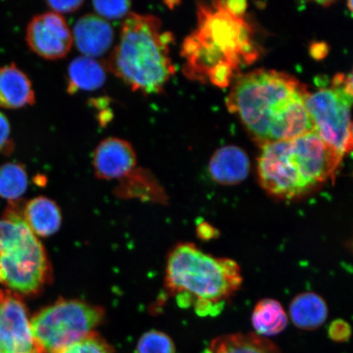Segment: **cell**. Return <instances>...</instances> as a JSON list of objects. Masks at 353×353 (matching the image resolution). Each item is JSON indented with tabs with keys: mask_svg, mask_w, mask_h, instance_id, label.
<instances>
[{
	"mask_svg": "<svg viewBox=\"0 0 353 353\" xmlns=\"http://www.w3.org/2000/svg\"><path fill=\"white\" fill-rule=\"evenodd\" d=\"M309 92L288 74L261 69L236 79L228 105L263 145L314 131L306 108Z\"/></svg>",
	"mask_w": 353,
	"mask_h": 353,
	"instance_id": "obj_1",
	"label": "cell"
},
{
	"mask_svg": "<svg viewBox=\"0 0 353 353\" xmlns=\"http://www.w3.org/2000/svg\"><path fill=\"white\" fill-rule=\"evenodd\" d=\"M198 26L185 39L181 54L183 72L190 79H208L226 87L235 72L257 57L253 32L244 15L234 14L224 1L198 7Z\"/></svg>",
	"mask_w": 353,
	"mask_h": 353,
	"instance_id": "obj_2",
	"label": "cell"
},
{
	"mask_svg": "<svg viewBox=\"0 0 353 353\" xmlns=\"http://www.w3.org/2000/svg\"><path fill=\"white\" fill-rule=\"evenodd\" d=\"M343 158L314 131L265 144L258 160L259 183L278 200H300L333 180Z\"/></svg>",
	"mask_w": 353,
	"mask_h": 353,
	"instance_id": "obj_3",
	"label": "cell"
},
{
	"mask_svg": "<svg viewBox=\"0 0 353 353\" xmlns=\"http://www.w3.org/2000/svg\"><path fill=\"white\" fill-rule=\"evenodd\" d=\"M241 269L228 258L214 257L192 243H181L168 257L165 285L181 307L216 316L241 289Z\"/></svg>",
	"mask_w": 353,
	"mask_h": 353,
	"instance_id": "obj_4",
	"label": "cell"
},
{
	"mask_svg": "<svg viewBox=\"0 0 353 353\" xmlns=\"http://www.w3.org/2000/svg\"><path fill=\"white\" fill-rule=\"evenodd\" d=\"M172 41V34L162 30L156 16L129 13L107 68L134 92L160 94L175 72L170 57Z\"/></svg>",
	"mask_w": 353,
	"mask_h": 353,
	"instance_id": "obj_5",
	"label": "cell"
},
{
	"mask_svg": "<svg viewBox=\"0 0 353 353\" xmlns=\"http://www.w3.org/2000/svg\"><path fill=\"white\" fill-rule=\"evenodd\" d=\"M51 276L46 250L25 222L22 210L8 207L0 219V284L17 294H37Z\"/></svg>",
	"mask_w": 353,
	"mask_h": 353,
	"instance_id": "obj_6",
	"label": "cell"
},
{
	"mask_svg": "<svg viewBox=\"0 0 353 353\" xmlns=\"http://www.w3.org/2000/svg\"><path fill=\"white\" fill-rule=\"evenodd\" d=\"M105 317L103 307L78 299H61L30 320L37 353H59L95 332Z\"/></svg>",
	"mask_w": 353,
	"mask_h": 353,
	"instance_id": "obj_7",
	"label": "cell"
},
{
	"mask_svg": "<svg viewBox=\"0 0 353 353\" xmlns=\"http://www.w3.org/2000/svg\"><path fill=\"white\" fill-rule=\"evenodd\" d=\"M352 77L339 74L330 87L309 92L306 108L313 130L342 157L352 149Z\"/></svg>",
	"mask_w": 353,
	"mask_h": 353,
	"instance_id": "obj_8",
	"label": "cell"
},
{
	"mask_svg": "<svg viewBox=\"0 0 353 353\" xmlns=\"http://www.w3.org/2000/svg\"><path fill=\"white\" fill-rule=\"evenodd\" d=\"M0 345L6 353H37L28 308L8 289L0 290Z\"/></svg>",
	"mask_w": 353,
	"mask_h": 353,
	"instance_id": "obj_9",
	"label": "cell"
},
{
	"mask_svg": "<svg viewBox=\"0 0 353 353\" xmlns=\"http://www.w3.org/2000/svg\"><path fill=\"white\" fill-rule=\"evenodd\" d=\"M26 42L34 54L47 60L68 56L73 37L64 17L54 12L35 16L26 29Z\"/></svg>",
	"mask_w": 353,
	"mask_h": 353,
	"instance_id": "obj_10",
	"label": "cell"
},
{
	"mask_svg": "<svg viewBox=\"0 0 353 353\" xmlns=\"http://www.w3.org/2000/svg\"><path fill=\"white\" fill-rule=\"evenodd\" d=\"M134 148L126 140L109 138L101 142L94 153L97 178L105 180L122 179L136 168Z\"/></svg>",
	"mask_w": 353,
	"mask_h": 353,
	"instance_id": "obj_11",
	"label": "cell"
},
{
	"mask_svg": "<svg viewBox=\"0 0 353 353\" xmlns=\"http://www.w3.org/2000/svg\"><path fill=\"white\" fill-rule=\"evenodd\" d=\"M73 43L83 56L99 57L112 48L114 32L107 20L95 14H87L74 24Z\"/></svg>",
	"mask_w": 353,
	"mask_h": 353,
	"instance_id": "obj_12",
	"label": "cell"
},
{
	"mask_svg": "<svg viewBox=\"0 0 353 353\" xmlns=\"http://www.w3.org/2000/svg\"><path fill=\"white\" fill-rule=\"evenodd\" d=\"M248 156L236 145H226L218 150L210 161L209 171L214 182L232 186L244 181L250 173Z\"/></svg>",
	"mask_w": 353,
	"mask_h": 353,
	"instance_id": "obj_13",
	"label": "cell"
},
{
	"mask_svg": "<svg viewBox=\"0 0 353 353\" xmlns=\"http://www.w3.org/2000/svg\"><path fill=\"white\" fill-rule=\"evenodd\" d=\"M34 103V91L28 74L13 63L0 66V108L19 109Z\"/></svg>",
	"mask_w": 353,
	"mask_h": 353,
	"instance_id": "obj_14",
	"label": "cell"
},
{
	"mask_svg": "<svg viewBox=\"0 0 353 353\" xmlns=\"http://www.w3.org/2000/svg\"><path fill=\"white\" fill-rule=\"evenodd\" d=\"M22 217L37 236L48 237L59 230L61 213L59 205L47 197L38 196L26 203Z\"/></svg>",
	"mask_w": 353,
	"mask_h": 353,
	"instance_id": "obj_15",
	"label": "cell"
},
{
	"mask_svg": "<svg viewBox=\"0 0 353 353\" xmlns=\"http://www.w3.org/2000/svg\"><path fill=\"white\" fill-rule=\"evenodd\" d=\"M105 81V65L92 57H78L68 66L66 91L70 94L79 91H94L103 87Z\"/></svg>",
	"mask_w": 353,
	"mask_h": 353,
	"instance_id": "obj_16",
	"label": "cell"
},
{
	"mask_svg": "<svg viewBox=\"0 0 353 353\" xmlns=\"http://www.w3.org/2000/svg\"><path fill=\"white\" fill-rule=\"evenodd\" d=\"M290 316L296 327L313 330L325 323L328 317V307L320 295L312 292L303 293L291 302Z\"/></svg>",
	"mask_w": 353,
	"mask_h": 353,
	"instance_id": "obj_17",
	"label": "cell"
},
{
	"mask_svg": "<svg viewBox=\"0 0 353 353\" xmlns=\"http://www.w3.org/2000/svg\"><path fill=\"white\" fill-rule=\"evenodd\" d=\"M203 353H281L274 343L254 334L221 335Z\"/></svg>",
	"mask_w": 353,
	"mask_h": 353,
	"instance_id": "obj_18",
	"label": "cell"
},
{
	"mask_svg": "<svg viewBox=\"0 0 353 353\" xmlns=\"http://www.w3.org/2000/svg\"><path fill=\"white\" fill-rule=\"evenodd\" d=\"M252 324L260 336H274L288 325V316L277 300L264 299L256 304L252 313Z\"/></svg>",
	"mask_w": 353,
	"mask_h": 353,
	"instance_id": "obj_19",
	"label": "cell"
},
{
	"mask_svg": "<svg viewBox=\"0 0 353 353\" xmlns=\"http://www.w3.org/2000/svg\"><path fill=\"white\" fill-rule=\"evenodd\" d=\"M117 191L119 195L142 197L144 200L151 201L163 203L167 200L164 190L159 185L151 172L137 168L121 179Z\"/></svg>",
	"mask_w": 353,
	"mask_h": 353,
	"instance_id": "obj_20",
	"label": "cell"
},
{
	"mask_svg": "<svg viewBox=\"0 0 353 353\" xmlns=\"http://www.w3.org/2000/svg\"><path fill=\"white\" fill-rule=\"evenodd\" d=\"M28 188V175L19 163L10 162L0 166V197L15 202Z\"/></svg>",
	"mask_w": 353,
	"mask_h": 353,
	"instance_id": "obj_21",
	"label": "cell"
},
{
	"mask_svg": "<svg viewBox=\"0 0 353 353\" xmlns=\"http://www.w3.org/2000/svg\"><path fill=\"white\" fill-rule=\"evenodd\" d=\"M137 353H176V350L169 335L159 330H150L139 339Z\"/></svg>",
	"mask_w": 353,
	"mask_h": 353,
	"instance_id": "obj_22",
	"label": "cell"
},
{
	"mask_svg": "<svg viewBox=\"0 0 353 353\" xmlns=\"http://www.w3.org/2000/svg\"><path fill=\"white\" fill-rule=\"evenodd\" d=\"M59 353H114V351L103 337L94 332Z\"/></svg>",
	"mask_w": 353,
	"mask_h": 353,
	"instance_id": "obj_23",
	"label": "cell"
},
{
	"mask_svg": "<svg viewBox=\"0 0 353 353\" xmlns=\"http://www.w3.org/2000/svg\"><path fill=\"white\" fill-rule=\"evenodd\" d=\"M98 16L105 20H117L129 14L130 1H94L92 2Z\"/></svg>",
	"mask_w": 353,
	"mask_h": 353,
	"instance_id": "obj_24",
	"label": "cell"
},
{
	"mask_svg": "<svg viewBox=\"0 0 353 353\" xmlns=\"http://www.w3.org/2000/svg\"><path fill=\"white\" fill-rule=\"evenodd\" d=\"M352 334L351 326L342 319L331 322L328 328V335L331 341L338 343L348 341Z\"/></svg>",
	"mask_w": 353,
	"mask_h": 353,
	"instance_id": "obj_25",
	"label": "cell"
},
{
	"mask_svg": "<svg viewBox=\"0 0 353 353\" xmlns=\"http://www.w3.org/2000/svg\"><path fill=\"white\" fill-rule=\"evenodd\" d=\"M14 149L11 138V126L8 118L0 112V152L10 154Z\"/></svg>",
	"mask_w": 353,
	"mask_h": 353,
	"instance_id": "obj_26",
	"label": "cell"
},
{
	"mask_svg": "<svg viewBox=\"0 0 353 353\" xmlns=\"http://www.w3.org/2000/svg\"><path fill=\"white\" fill-rule=\"evenodd\" d=\"M82 0H70V1H48L46 4L48 8H51L52 12L57 13V14H63V13H72L76 12L81 8L83 4Z\"/></svg>",
	"mask_w": 353,
	"mask_h": 353,
	"instance_id": "obj_27",
	"label": "cell"
},
{
	"mask_svg": "<svg viewBox=\"0 0 353 353\" xmlns=\"http://www.w3.org/2000/svg\"><path fill=\"white\" fill-rule=\"evenodd\" d=\"M196 232L198 236L205 241L214 239V238L219 236L218 231L216 230V228L205 222H202L198 225Z\"/></svg>",
	"mask_w": 353,
	"mask_h": 353,
	"instance_id": "obj_28",
	"label": "cell"
},
{
	"mask_svg": "<svg viewBox=\"0 0 353 353\" xmlns=\"http://www.w3.org/2000/svg\"><path fill=\"white\" fill-rule=\"evenodd\" d=\"M0 353H6V352H4V350H3V347H1V345H0Z\"/></svg>",
	"mask_w": 353,
	"mask_h": 353,
	"instance_id": "obj_29",
	"label": "cell"
}]
</instances>
